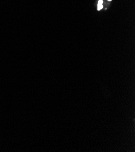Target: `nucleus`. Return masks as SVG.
<instances>
[{"instance_id": "1", "label": "nucleus", "mask_w": 135, "mask_h": 152, "mask_svg": "<svg viewBox=\"0 0 135 152\" xmlns=\"http://www.w3.org/2000/svg\"><path fill=\"white\" fill-rule=\"evenodd\" d=\"M103 1L102 0H99L98 3V10H101L103 7Z\"/></svg>"}, {"instance_id": "2", "label": "nucleus", "mask_w": 135, "mask_h": 152, "mask_svg": "<svg viewBox=\"0 0 135 152\" xmlns=\"http://www.w3.org/2000/svg\"><path fill=\"white\" fill-rule=\"evenodd\" d=\"M108 1H112V0H108Z\"/></svg>"}]
</instances>
